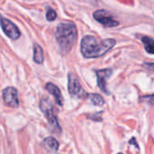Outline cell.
I'll return each mask as SVG.
<instances>
[{"label":"cell","mask_w":154,"mask_h":154,"mask_svg":"<svg viewBox=\"0 0 154 154\" xmlns=\"http://www.w3.org/2000/svg\"><path fill=\"white\" fill-rule=\"evenodd\" d=\"M2 97L5 105L10 107H18L19 106V99H18V92L17 89L13 87H7L2 91Z\"/></svg>","instance_id":"obj_6"},{"label":"cell","mask_w":154,"mask_h":154,"mask_svg":"<svg viewBox=\"0 0 154 154\" xmlns=\"http://www.w3.org/2000/svg\"><path fill=\"white\" fill-rule=\"evenodd\" d=\"M117 154H124V153H121V152H119V153H117Z\"/></svg>","instance_id":"obj_17"},{"label":"cell","mask_w":154,"mask_h":154,"mask_svg":"<svg viewBox=\"0 0 154 154\" xmlns=\"http://www.w3.org/2000/svg\"><path fill=\"white\" fill-rule=\"evenodd\" d=\"M140 102H144V103H147V104H150L152 106H154V94L141 97H140Z\"/></svg>","instance_id":"obj_14"},{"label":"cell","mask_w":154,"mask_h":154,"mask_svg":"<svg viewBox=\"0 0 154 154\" xmlns=\"http://www.w3.org/2000/svg\"><path fill=\"white\" fill-rule=\"evenodd\" d=\"M1 28L5 35L12 40H17L21 36V32L19 31L17 26L5 17L1 18Z\"/></svg>","instance_id":"obj_7"},{"label":"cell","mask_w":154,"mask_h":154,"mask_svg":"<svg viewBox=\"0 0 154 154\" xmlns=\"http://www.w3.org/2000/svg\"><path fill=\"white\" fill-rule=\"evenodd\" d=\"M40 109L44 115L45 118L47 119V122L50 125V129L54 134H60L61 133V127L60 125L58 117L55 114L54 107L52 106L51 101L47 97H43L40 101Z\"/></svg>","instance_id":"obj_3"},{"label":"cell","mask_w":154,"mask_h":154,"mask_svg":"<svg viewBox=\"0 0 154 154\" xmlns=\"http://www.w3.org/2000/svg\"><path fill=\"white\" fill-rule=\"evenodd\" d=\"M88 98L95 106H103L105 104V99L98 94H88Z\"/></svg>","instance_id":"obj_13"},{"label":"cell","mask_w":154,"mask_h":154,"mask_svg":"<svg viewBox=\"0 0 154 154\" xmlns=\"http://www.w3.org/2000/svg\"><path fill=\"white\" fill-rule=\"evenodd\" d=\"M43 145L44 147L50 151V152H57L58 149H59V146H60V143L59 142L54 138V137H47L43 140Z\"/></svg>","instance_id":"obj_10"},{"label":"cell","mask_w":154,"mask_h":154,"mask_svg":"<svg viewBox=\"0 0 154 154\" xmlns=\"http://www.w3.org/2000/svg\"><path fill=\"white\" fill-rule=\"evenodd\" d=\"M69 93L72 97L75 98H88V94L82 88L79 79L73 73L69 74V82H68Z\"/></svg>","instance_id":"obj_4"},{"label":"cell","mask_w":154,"mask_h":154,"mask_svg":"<svg viewBox=\"0 0 154 154\" xmlns=\"http://www.w3.org/2000/svg\"><path fill=\"white\" fill-rule=\"evenodd\" d=\"M141 40L143 43L145 51L150 54H154V39L149 36H143Z\"/></svg>","instance_id":"obj_12"},{"label":"cell","mask_w":154,"mask_h":154,"mask_svg":"<svg viewBox=\"0 0 154 154\" xmlns=\"http://www.w3.org/2000/svg\"><path fill=\"white\" fill-rule=\"evenodd\" d=\"M116 45L115 39H105L98 41L97 38L91 35L84 36L80 42L81 54L88 59L99 58L107 53Z\"/></svg>","instance_id":"obj_1"},{"label":"cell","mask_w":154,"mask_h":154,"mask_svg":"<svg viewBox=\"0 0 154 154\" xmlns=\"http://www.w3.org/2000/svg\"><path fill=\"white\" fill-rule=\"evenodd\" d=\"M45 89L51 94L53 96L55 101H56V104L59 105L60 106H61L63 105V97H62V94L60 92V89L56 86L54 85L53 83L51 82H49L46 84L45 86Z\"/></svg>","instance_id":"obj_9"},{"label":"cell","mask_w":154,"mask_h":154,"mask_svg":"<svg viewBox=\"0 0 154 154\" xmlns=\"http://www.w3.org/2000/svg\"><path fill=\"white\" fill-rule=\"evenodd\" d=\"M97 85L99 88L106 94H108L107 88H106V79L110 78V76L113 73V70L111 69H105L97 70Z\"/></svg>","instance_id":"obj_8"},{"label":"cell","mask_w":154,"mask_h":154,"mask_svg":"<svg viewBox=\"0 0 154 154\" xmlns=\"http://www.w3.org/2000/svg\"><path fill=\"white\" fill-rule=\"evenodd\" d=\"M93 17L97 22L101 23L104 27L111 28V27H116L119 25V22L116 21L113 17V15L106 10L100 9V10L95 11L93 13Z\"/></svg>","instance_id":"obj_5"},{"label":"cell","mask_w":154,"mask_h":154,"mask_svg":"<svg viewBox=\"0 0 154 154\" xmlns=\"http://www.w3.org/2000/svg\"><path fill=\"white\" fill-rule=\"evenodd\" d=\"M57 17V13L52 8H48L46 13V18L48 21H54Z\"/></svg>","instance_id":"obj_15"},{"label":"cell","mask_w":154,"mask_h":154,"mask_svg":"<svg viewBox=\"0 0 154 154\" xmlns=\"http://www.w3.org/2000/svg\"><path fill=\"white\" fill-rule=\"evenodd\" d=\"M33 60L37 64H42L44 60L42 48L37 43L33 45Z\"/></svg>","instance_id":"obj_11"},{"label":"cell","mask_w":154,"mask_h":154,"mask_svg":"<svg viewBox=\"0 0 154 154\" xmlns=\"http://www.w3.org/2000/svg\"><path fill=\"white\" fill-rule=\"evenodd\" d=\"M55 36L61 53L63 55H66L71 51L77 42V27L71 22L60 23L57 25Z\"/></svg>","instance_id":"obj_2"},{"label":"cell","mask_w":154,"mask_h":154,"mask_svg":"<svg viewBox=\"0 0 154 154\" xmlns=\"http://www.w3.org/2000/svg\"><path fill=\"white\" fill-rule=\"evenodd\" d=\"M143 67L149 70H152V71H154V62H145L143 64Z\"/></svg>","instance_id":"obj_16"}]
</instances>
